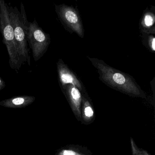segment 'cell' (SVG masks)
I'll list each match as a JSON object with an SVG mask.
<instances>
[{
  "mask_svg": "<svg viewBox=\"0 0 155 155\" xmlns=\"http://www.w3.org/2000/svg\"><path fill=\"white\" fill-rule=\"evenodd\" d=\"M151 48L153 51H155V39L154 38H153L151 41Z\"/></svg>",
  "mask_w": 155,
  "mask_h": 155,
  "instance_id": "4fadbf2b",
  "label": "cell"
},
{
  "mask_svg": "<svg viewBox=\"0 0 155 155\" xmlns=\"http://www.w3.org/2000/svg\"><path fill=\"white\" fill-rule=\"evenodd\" d=\"M56 11L61 20L76 31L82 36V28L79 19L74 11L65 6H56Z\"/></svg>",
  "mask_w": 155,
  "mask_h": 155,
  "instance_id": "5b68a950",
  "label": "cell"
},
{
  "mask_svg": "<svg viewBox=\"0 0 155 155\" xmlns=\"http://www.w3.org/2000/svg\"><path fill=\"white\" fill-rule=\"evenodd\" d=\"M58 155H84V154H81L78 152H76L71 150H61Z\"/></svg>",
  "mask_w": 155,
  "mask_h": 155,
  "instance_id": "30bf717a",
  "label": "cell"
},
{
  "mask_svg": "<svg viewBox=\"0 0 155 155\" xmlns=\"http://www.w3.org/2000/svg\"><path fill=\"white\" fill-rule=\"evenodd\" d=\"M60 60L58 62V71L60 82L62 86L67 84H71L78 88L81 89V85L78 79L71 73L67 66Z\"/></svg>",
  "mask_w": 155,
  "mask_h": 155,
  "instance_id": "8992f818",
  "label": "cell"
},
{
  "mask_svg": "<svg viewBox=\"0 0 155 155\" xmlns=\"http://www.w3.org/2000/svg\"><path fill=\"white\" fill-rule=\"evenodd\" d=\"M67 93L70 99L73 110L76 113L81 117L80 106L81 103V95L78 88L71 85L68 87Z\"/></svg>",
  "mask_w": 155,
  "mask_h": 155,
  "instance_id": "ba28073f",
  "label": "cell"
},
{
  "mask_svg": "<svg viewBox=\"0 0 155 155\" xmlns=\"http://www.w3.org/2000/svg\"><path fill=\"white\" fill-rule=\"evenodd\" d=\"M144 21H145V24H146V26L150 27V26H152L153 24V19L150 15H147L145 16Z\"/></svg>",
  "mask_w": 155,
  "mask_h": 155,
  "instance_id": "8fae6325",
  "label": "cell"
},
{
  "mask_svg": "<svg viewBox=\"0 0 155 155\" xmlns=\"http://www.w3.org/2000/svg\"><path fill=\"white\" fill-rule=\"evenodd\" d=\"M28 41L32 51L34 61H38L47 51L50 43V38L49 34L39 26L36 19L29 22Z\"/></svg>",
  "mask_w": 155,
  "mask_h": 155,
  "instance_id": "277c9868",
  "label": "cell"
},
{
  "mask_svg": "<svg viewBox=\"0 0 155 155\" xmlns=\"http://www.w3.org/2000/svg\"><path fill=\"white\" fill-rule=\"evenodd\" d=\"M35 99L33 96H16L0 101V106L11 108H22L32 104Z\"/></svg>",
  "mask_w": 155,
  "mask_h": 155,
  "instance_id": "52a82bcc",
  "label": "cell"
},
{
  "mask_svg": "<svg viewBox=\"0 0 155 155\" xmlns=\"http://www.w3.org/2000/svg\"><path fill=\"white\" fill-rule=\"evenodd\" d=\"M96 66L101 78L108 84L128 93L140 95L139 90L129 77L100 62H96Z\"/></svg>",
  "mask_w": 155,
  "mask_h": 155,
  "instance_id": "3957f363",
  "label": "cell"
},
{
  "mask_svg": "<svg viewBox=\"0 0 155 155\" xmlns=\"http://www.w3.org/2000/svg\"><path fill=\"white\" fill-rule=\"evenodd\" d=\"M84 117L87 120H89L94 116V111L88 101H85L83 110Z\"/></svg>",
  "mask_w": 155,
  "mask_h": 155,
  "instance_id": "9c48e42d",
  "label": "cell"
},
{
  "mask_svg": "<svg viewBox=\"0 0 155 155\" xmlns=\"http://www.w3.org/2000/svg\"><path fill=\"white\" fill-rule=\"evenodd\" d=\"M0 31L2 35L3 43L8 51L10 66L12 69L18 72L21 66L14 31L10 18L8 4L4 0H0Z\"/></svg>",
  "mask_w": 155,
  "mask_h": 155,
  "instance_id": "7a4b0ae2",
  "label": "cell"
},
{
  "mask_svg": "<svg viewBox=\"0 0 155 155\" xmlns=\"http://www.w3.org/2000/svg\"><path fill=\"white\" fill-rule=\"evenodd\" d=\"M6 87V83L3 79L0 77V91Z\"/></svg>",
  "mask_w": 155,
  "mask_h": 155,
  "instance_id": "7c38bea8",
  "label": "cell"
},
{
  "mask_svg": "<svg viewBox=\"0 0 155 155\" xmlns=\"http://www.w3.org/2000/svg\"><path fill=\"white\" fill-rule=\"evenodd\" d=\"M10 18L14 31L15 41L19 56L20 62L22 66L24 63L31 65L29 49L28 47V33L29 21L23 3L21 4V11L17 7L8 4Z\"/></svg>",
  "mask_w": 155,
  "mask_h": 155,
  "instance_id": "6da1fadb",
  "label": "cell"
}]
</instances>
